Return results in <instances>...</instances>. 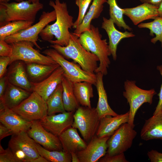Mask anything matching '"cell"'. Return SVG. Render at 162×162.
Masks as SVG:
<instances>
[{
	"instance_id": "obj_1",
	"label": "cell",
	"mask_w": 162,
	"mask_h": 162,
	"mask_svg": "<svg viewBox=\"0 0 162 162\" xmlns=\"http://www.w3.org/2000/svg\"><path fill=\"white\" fill-rule=\"evenodd\" d=\"M49 4L56 12V20L52 24H48L39 35L43 40L51 44L66 46L70 38L69 29H71L74 25L73 17L69 13L66 3L62 2L60 0H50Z\"/></svg>"
},
{
	"instance_id": "obj_2",
	"label": "cell",
	"mask_w": 162,
	"mask_h": 162,
	"mask_svg": "<svg viewBox=\"0 0 162 162\" xmlns=\"http://www.w3.org/2000/svg\"><path fill=\"white\" fill-rule=\"evenodd\" d=\"M76 36L84 48L98 57L99 64L95 73L100 72L104 75L107 74L110 63L109 56L111 53L106 39H102L98 28L91 24L89 29Z\"/></svg>"
},
{
	"instance_id": "obj_3",
	"label": "cell",
	"mask_w": 162,
	"mask_h": 162,
	"mask_svg": "<svg viewBox=\"0 0 162 162\" xmlns=\"http://www.w3.org/2000/svg\"><path fill=\"white\" fill-rule=\"evenodd\" d=\"M50 46L64 57L73 59L85 71L92 74L95 73L98 66V57L84 48L78 37L73 32H70L69 42L66 46L51 44Z\"/></svg>"
},
{
	"instance_id": "obj_4",
	"label": "cell",
	"mask_w": 162,
	"mask_h": 162,
	"mask_svg": "<svg viewBox=\"0 0 162 162\" xmlns=\"http://www.w3.org/2000/svg\"><path fill=\"white\" fill-rule=\"evenodd\" d=\"M44 5L40 2L32 3L28 0L20 2L0 3V27L18 20L34 22L38 13Z\"/></svg>"
},
{
	"instance_id": "obj_5",
	"label": "cell",
	"mask_w": 162,
	"mask_h": 162,
	"mask_svg": "<svg viewBox=\"0 0 162 162\" xmlns=\"http://www.w3.org/2000/svg\"><path fill=\"white\" fill-rule=\"evenodd\" d=\"M73 117L72 127L78 129L83 140L88 142L96 135L100 120L96 108L80 106Z\"/></svg>"
},
{
	"instance_id": "obj_6",
	"label": "cell",
	"mask_w": 162,
	"mask_h": 162,
	"mask_svg": "<svg viewBox=\"0 0 162 162\" xmlns=\"http://www.w3.org/2000/svg\"><path fill=\"white\" fill-rule=\"evenodd\" d=\"M124 87L125 91L123 95L130 106L128 123L134 128L135 116L137 110L144 103L152 104L153 97L156 92L154 89L145 90L139 88L135 81L127 80L124 82Z\"/></svg>"
},
{
	"instance_id": "obj_7",
	"label": "cell",
	"mask_w": 162,
	"mask_h": 162,
	"mask_svg": "<svg viewBox=\"0 0 162 162\" xmlns=\"http://www.w3.org/2000/svg\"><path fill=\"white\" fill-rule=\"evenodd\" d=\"M42 53L51 57L59 64L64 71V76L73 83L86 82L95 86L97 80L96 74L85 71L80 65L66 60L53 48L46 49Z\"/></svg>"
},
{
	"instance_id": "obj_8",
	"label": "cell",
	"mask_w": 162,
	"mask_h": 162,
	"mask_svg": "<svg viewBox=\"0 0 162 162\" xmlns=\"http://www.w3.org/2000/svg\"><path fill=\"white\" fill-rule=\"evenodd\" d=\"M47 109L46 101L33 91L19 105L11 110L25 120L32 122L44 118L47 115Z\"/></svg>"
},
{
	"instance_id": "obj_9",
	"label": "cell",
	"mask_w": 162,
	"mask_h": 162,
	"mask_svg": "<svg viewBox=\"0 0 162 162\" xmlns=\"http://www.w3.org/2000/svg\"><path fill=\"white\" fill-rule=\"evenodd\" d=\"M10 44L12 52L10 57V64L17 60L22 61L25 63H36L48 65L57 63L50 56H44L34 49V45L30 41H21Z\"/></svg>"
},
{
	"instance_id": "obj_10",
	"label": "cell",
	"mask_w": 162,
	"mask_h": 162,
	"mask_svg": "<svg viewBox=\"0 0 162 162\" xmlns=\"http://www.w3.org/2000/svg\"><path fill=\"white\" fill-rule=\"evenodd\" d=\"M56 18V14L54 10L50 12L43 11L37 23L26 29L6 37L4 40L10 44L21 41H30L38 49L41 50L37 43L38 36L49 23L55 20Z\"/></svg>"
},
{
	"instance_id": "obj_11",
	"label": "cell",
	"mask_w": 162,
	"mask_h": 162,
	"mask_svg": "<svg viewBox=\"0 0 162 162\" xmlns=\"http://www.w3.org/2000/svg\"><path fill=\"white\" fill-rule=\"evenodd\" d=\"M128 123L122 125L108 139L106 154L114 155L123 153L130 148L137 132Z\"/></svg>"
},
{
	"instance_id": "obj_12",
	"label": "cell",
	"mask_w": 162,
	"mask_h": 162,
	"mask_svg": "<svg viewBox=\"0 0 162 162\" xmlns=\"http://www.w3.org/2000/svg\"><path fill=\"white\" fill-rule=\"evenodd\" d=\"M27 132L36 143L45 148L50 151L63 150L59 137L45 129L39 121L32 122Z\"/></svg>"
},
{
	"instance_id": "obj_13",
	"label": "cell",
	"mask_w": 162,
	"mask_h": 162,
	"mask_svg": "<svg viewBox=\"0 0 162 162\" xmlns=\"http://www.w3.org/2000/svg\"><path fill=\"white\" fill-rule=\"evenodd\" d=\"M110 137H98L96 135L84 149L76 152L80 162H96L104 156L107 149V142Z\"/></svg>"
},
{
	"instance_id": "obj_14",
	"label": "cell",
	"mask_w": 162,
	"mask_h": 162,
	"mask_svg": "<svg viewBox=\"0 0 162 162\" xmlns=\"http://www.w3.org/2000/svg\"><path fill=\"white\" fill-rule=\"evenodd\" d=\"M74 113L66 111L57 114L47 115L39 121L45 129L58 137L64 131L72 127Z\"/></svg>"
},
{
	"instance_id": "obj_15",
	"label": "cell",
	"mask_w": 162,
	"mask_h": 162,
	"mask_svg": "<svg viewBox=\"0 0 162 162\" xmlns=\"http://www.w3.org/2000/svg\"><path fill=\"white\" fill-rule=\"evenodd\" d=\"M36 142L27 132L13 134L9 141L8 147L11 149H19L26 155L28 162H31L40 155L37 149Z\"/></svg>"
},
{
	"instance_id": "obj_16",
	"label": "cell",
	"mask_w": 162,
	"mask_h": 162,
	"mask_svg": "<svg viewBox=\"0 0 162 162\" xmlns=\"http://www.w3.org/2000/svg\"><path fill=\"white\" fill-rule=\"evenodd\" d=\"M25 64L20 60L14 62L10 64L6 76L9 83L32 93L33 85L28 76Z\"/></svg>"
},
{
	"instance_id": "obj_17",
	"label": "cell",
	"mask_w": 162,
	"mask_h": 162,
	"mask_svg": "<svg viewBox=\"0 0 162 162\" xmlns=\"http://www.w3.org/2000/svg\"><path fill=\"white\" fill-rule=\"evenodd\" d=\"M158 6L148 3L134 7L122 8L123 14L128 17L135 25L148 19H154L158 16Z\"/></svg>"
},
{
	"instance_id": "obj_18",
	"label": "cell",
	"mask_w": 162,
	"mask_h": 162,
	"mask_svg": "<svg viewBox=\"0 0 162 162\" xmlns=\"http://www.w3.org/2000/svg\"><path fill=\"white\" fill-rule=\"evenodd\" d=\"M0 122L11 130L14 134L27 132L32 123L5 107L0 109Z\"/></svg>"
},
{
	"instance_id": "obj_19",
	"label": "cell",
	"mask_w": 162,
	"mask_h": 162,
	"mask_svg": "<svg viewBox=\"0 0 162 162\" xmlns=\"http://www.w3.org/2000/svg\"><path fill=\"white\" fill-rule=\"evenodd\" d=\"M64 71L59 66L46 79L38 83H32L33 91L37 93L46 101L58 86L61 83Z\"/></svg>"
},
{
	"instance_id": "obj_20",
	"label": "cell",
	"mask_w": 162,
	"mask_h": 162,
	"mask_svg": "<svg viewBox=\"0 0 162 162\" xmlns=\"http://www.w3.org/2000/svg\"><path fill=\"white\" fill-rule=\"evenodd\" d=\"M101 28L107 34L109 39V48L113 60H116L117 46L119 43L123 39L133 37L135 35L132 32L126 31L123 32L118 30L115 27L114 22L110 18L108 19L103 17Z\"/></svg>"
},
{
	"instance_id": "obj_21",
	"label": "cell",
	"mask_w": 162,
	"mask_h": 162,
	"mask_svg": "<svg viewBox=\"0 0 162 162\" xmlns=\"http://www.w3.org/2000/svg\"><path fill=\"white\" fill-rule=\"evenodd\" d=\"M129 117L128 111L124 114L101 118L96 135L100 138L110 136L122 125L128 122Z\"/></svg>"
},
{
	"instance_id": "obj_22",
	"label": "cell",
	"mask_w": 162,
	"mask_h": 162,
	"mask_svg": "<svg viewBox=\"0 0 162 162\" xmlns=\"http://www.w3.org/2000/svg\"><path fill=\"white\" fill-rule=\"evenodd\" d=\"M58 137L63 150L70 154L82 150L87 145V142L79 135L77 129L72 127L64 131Z\"/></svg>"
},
{
	"instance_id": "obj_23",
	"label": "cell",
	"mask_w": 162,
	"mask_h": 162,
	"mask_svg": "<svg viewBox=\"0 0 162 162\" xmlns=\"http://www.w3.org/2000/svg\"><path fill=\"white\" fill-rule=\"evenodd\" d=\"M31 92L8 82L0 106L12 109L19 105L30 95Z\"/></svg>"
},
{
	"instance_id": "obj_24",
	"label": "cell",
	"mask_w": 162,
	"mask_h": 162,
	"mask_svg": "<svg viewBox=\"0 0 162 162\" xmlns=\"http://www.w3.org/2000/svg\"><path fill=\"white\" fill-rule=\"evenodd\" d=\"M141 139L145 141L162 140V112L146 120L140 132Z\"/></svg>"
},
{
	"instance_id": "obj_25",
	"label": "cell",
	"mask_w": 162,
	"mask_h": 162,
	"mask_svg": "<svg viewBox=\"0 0 162 162\" xmlns=\"http://www.w3.org/2000/svg\"><path fill=\"white\" fill-rule=\"evenodd\" d=\"M96 87L98 96V101L96 108L98 116L101 119L107 116H115L118 114L110 107L108 102L107 97L104 88L103 81L104 75L100 72L96 73Z\"/></svg>"
},
{
	"instance_id": "obj_26",
	"label": "cell",
	"mask_w": 162,
	"mask_h": 162,
	"mask_svg": "<svg viewBox=\"0 0 162 162\" xmlns=\"http://www.w3.org/2000/svg\"><path fill=\"white\" fill-rule=\"evenodd\" d=\"M25 64L28 76L32 83H38L43 80L60 66L57 63L50 65L36 63Z\"/></svg>"
},
{
	"instance_id": "obj_27",
	"label": "cell",
	"mask_w": 162,
	"mask_h": 162,
	"mask_svg": "<svg viewBox=\"0 0 162 162\" xmlns=\"http://www.w3.org/2000/svg\"><path fill=\"white\" fill-rule=\"evenodd\" d=\"M107 1V0H93L82 23L75 29L73 33L77 35L89 29L92 21L98 18L100 16L103 10L104 4Z\"/></svg>"
},
{
	"instance_id": "obj_28",
	"label": "cell",
	"mask_w": 162,
	"mask_h": 162,
	"mask_svg": "<svg viewBox=\"0 0 162 162\" xmlns=\"http://www.w3.org/2000/svg\"><path fill=\"white\" fill-rule=\"evenodd\" d=\"M63 88L62 99L66 111L74 112L80 106L73 90V83L64 75L62 81Z\"/></svg>"
},
{
	"instance_id": "obj_29",
	"label": "cell",
	"mask_w": 162,
	"mask_h": 162,
	"mask_svg": "<svg viewBox=\"0 0 162 162\" xmlns=\"http://www.w3.org/2000/svg\"><path fill=\"white\" fill-rule=\"evenodd\" d=\"M92 84L82 82L73 83V90L75 97L82 106L92 107L90 99L94 96Z\"/></svg>"
},
{
	"instance_id": "obj_30",
	"label": "cell",
	"mask_w": 162,
	"mask_h": 162,
	"mask_svg": "<svg viewBox=\"0 0 162 162\" xmlns=\"http://www.w3.org/2000/svg\"><path fill=\"white\" fill-rule=\"evenodd\" d=\"M63 88L62 82L48 98L46 102L47 106V115L63 113L65 111L62 99Z\"/></svg>"
},
{
	"instance_id": "obj_31",
	"label": "cell",
	"mask_w": 162,
	"mask_h": 162,
	"mask_svg": "<svg viewBox=\"0 0 162 162\" xmlns=\"http://www.w3.org/2000/svg\"><path fill=\"white\" fill-rule=\"evenodd\" d=\"M36 147L39 154L48 161L51 162H71V154L63 150L50 151L40 144L36 143Z\"/></svg>"
},
{
	"instance_id": "obj_32",
	"label": "cell",
	"mask_w": 162,
	"mask_h": 162,
	"mask_svg": "<svg viewBox=\"0 0 162 162\" xmlns=\"http://www.w3.org/2000/svg\"><path fill=\"white\" fill-rule=\"evenodd\" d=\"M33 23L24 20L15 21L8 23L0 27V40H4L8 36L28 28Z\"/></svg>"
},
{
	"instance_id": "obj_33",
	"label": "cell",
	"mask_w": 162,
	"mask_h": 162,
	"mask_svg": "<svg viewBox=\"0 0 162 162\" xmlns=\"http://www.w3.org/2000/svg\"><path fill=\"white\" fill-rule=\"evenodd\" d=\"M107 3L109 6L110 18L114 24L121 29L123 28L125 30L130 31H133L132 28L125 22L123 18V12L122 8L118 5L116 0H107Z\"/></svg>"
},
{
	"instance_id": "obj_34",
	"label": "cell",
	"mask_w": 162,
	"mask_h": 162,
	"mask_svg": "<svg viewBox=\"0 0 162 162\" xmlns=\"http://www.w3.org/2000/svg\"><path fill=\"white\" fill-rule=\"evenodd\" d=\"M154 20L149 22L141 23L138 27L140 28H147L150 30L149 35L153 36L154 34L155 36L151 40V42L155 44L158 41L161 43L162 47V17L158 16L154 19Z\"/></svg>"
},
{
	"instance_id": "obj_35",
	"label": "cell",
	"mask_w": 162,
	"mask_h": 162,
	"mask_svg": "<svg viewBox=\"0 0 162 162\" xmlns=\"http://www.w3.org/2000/svg\"><path fill=\"white\" fill-rule=\"evenodd\" d=\"M92 0H75V4L79 8V11L77 19L74 22L73 28L76 29L82 23L88 7Z\"/></svg>"
},
{
	"instance_id": "obj_36",
	"label": "cell",
	"mask_w": 162,
	"mask_h": 162,
	"mask_svg": "<svg viewBox=\"0 0 162 162\" xmlns=\"http://www.w3.org/2000/svg\"><path fill=\"white\" fill-rule=\"evenodd\" d=\"M0 162H20L10 148L4 149L0 144Z\"/></svg>"
},
{
	"instance_id": "obj_37",
	"label": "cell",
	"mask_w": 162,
	"mask_h": 162,
	"mask_svg": "<svg viewBox=\"0 0 162 162\" xmlns=\"http://www.w3.org/2000/svg\"><path fill=\"white\" fill-rule=\"evenodd\" d=\"M99 162H128L126 159L124 153L121 154L110 156L106 154L99 160Z\"/></svg>"
},
{
	"instance_id": "obj_38",
	"label": "cell",
	"mask_w": 162,
	"mask_h": 162,
	"mask_svg": "<svg viewBox=\"0 0 162 162\" xmlns=\"http://www.w3.org/2000/svg\"><path fill=\"white\" fill-rule=\"evenodd\" d=\"M4 40H0V56L10 57L12 52L11 45H9Z\"/></svg>"
},
{
	"instance_id": "obj_39",
	"label": "cell",
	"mask_w": 162,
	"mask_h": 162,
	"mask_svg": "<svg viewBox=\"0 0 162 162\" xmlns=\"http://www.w3.org/2000/svg\"><path fill=\"white\" fill-rule=\"evenodd\" d=\"M10 58L9 56L0 57V78L5 76L7 72L8 65L10 64Z\"/></svg>"
},
{
	"instance_id": "obj_40",
	"label": "cell",
	"mask_w": 162,
	"mask_h": 162,
	"mask_svg": "<svg viewBox=\"0 0 162 162\" xmlns=\"http://www.w3.org/2000/svg\"><path fill=\"white\" fill-rule=\"evenodd\" d=\"M157 69L160 72L162 77V65L158 66L157 67ZM158 95L159 96V100L155 110L153 113V115L162 112V83L160 92Z\"/></svg>"
},
{
	"instance_id": "obj_41",
	"label": "cell",
	"mask_w": 162,
	"mask_h": 162,
	"mask_svg": "<svg viewBox=\"0 0 162 162\" xmlns=\"http://www.w3.org/2000/svg\"><path fill=\"white\" fill-rule=\"evenodd\" d=\"M147 154L151 162H162V153L152 150L148 152Z\"/></svg>"
},
{
	"instance_id": "obj_42",
	"label": "cell",
	"mask_w": 162,
	"mask_h": 162,
	"mask_svg": "<svg viewBox=\"0 0 162 162\" xmlns=\"http://www.w3.org/2000/svg\"><path fill=\"white\" fill-rule=\"evenodd\" d=\"M14 134L11 130L5 125L0 123V141L5 137L12 135Z\"/></svg>"
},
{
	"instance_id": "obj_43",
	"label": "cell",
	"mask_w": 162,
	"mask_h": 162,
	"mask_svg": "<svg viewBox=\"0 0 162 162\" xmlns=\"http://www.w3.org/2000/svg\"><path fill=\"white\" fill-rule=\"evenodd\" d=\"M8 82L6 75L0 78V99L3 97Z\"/></svg>"
},
{
	"instance_id": "obj_44",
	"label": "cell",
	"mask_w": 162,
	"mask_h": 162,
	"mask_svg": "<svg viewBox=\"0 0 162 162\" xmlns=\"http://www.w3.org/2000/svg\"><path fill=\"white\" fill-rule=\"evenodd\" d=\"M142 3H148L158 6L162 0H140Z\"/></svg>"
},
{
	"instance_id": "obj_45",
	"label": "cell",
	"mask_w": 162,
	"mask_h": 162,
	"mask_svg": "<svg viewBox=\"0 0 162 162\" xmlns=\"http://www.w3.org/2000/svg\"><path fill=\"white\" fill-rule=\"evenodd\" d=\"M72 162H80L76 152H72L70 153Z\"/></svg>"
},
{
	"instance_id": "obj_46",
	"label": "cell",
	"mask_w": 162,
	"mask_h": 162,
	"mask_svg": "<svg viewBox=\"0 0 162 162\" xmlns=\"http://www.w3.org/2000/svg\"><path fill=\"white\" fill-rule=\"evenodd\" d=\"M31 162H49V161L44 158L40 155L38 158L33 160Z\"/></svg>"
},
{
	"instance_id": "obj_47",
	"label": "cell",
	"mask_w": 162,
	"mask_h": 162,
	"mask_svg": "<svg viewBox=\"0 0 162 162\" xmlns=\"http://www.w3.org/2000/svg\"><path fill=\"white\" fill-rule=\"evenodd\" d=\"M158 16L162 17V2L158 6Z\"/></svg>"
},
{
	"instance_id": "obj_48",
	"label": "cell",
	"mask_w": 162,
	"mask_h": 162,
	"mask_svg": "<svg viewBox=\"0 0 162 162\" xmlns=\"http://www.w3.org/2000/svg\"><path fill=\"white\" fill-rule=\"evenodd\" d=\"M18 2H20L23 1V0H14ZM32 3H36L39 2L40 0H28Z\"/></svg>"
},
{
	"instance_id": "obj_49",
	"label": "cell",
	"mask_w": 162,
	"mask_h": 162,
	"mask_svg": "<svg viewBox=\"0 0 162 162\" xmlns=\"http://www.w3.org/2000/svg\"><path fill=\"white\" fill-rule=\"evenodd\" d=\"M10 0H0V3H8Z\"/></svg>"
}]
</instances>
